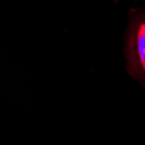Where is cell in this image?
I'll list each match as a JSON object with an SVG mask.
<instances>
[{
  "label": "cell",
  "instance_id": "cell-1",
  "mask_svg": "<svg viewBox=\"0 0 145 145\" xmlns=\"http://www.w3.org/2000/svg\"><path fill=\"white\" fill-rule=\"evenodd\" d=\"M124 57L129 76L145 88V6L130 10Z\"/></svg>",
  "mask_w": 145,
  "mask_h": 145
}]
</instances>
